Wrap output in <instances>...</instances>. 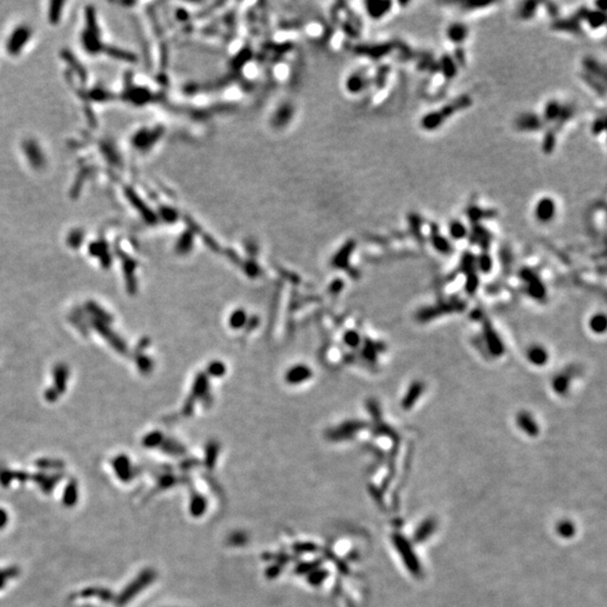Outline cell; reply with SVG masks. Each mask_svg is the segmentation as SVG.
Segmentation results:
<instances>
[{"instance_id": "cell-26", "label": "cell", "mask_w": 607, "mask_h": 607, "mask_svg": "<svg viewBox=\"0 0 607 607\" xmlns=\"http://www.w3.org/2000/svg\"><path fill=\"white\" fill-rule=\"evenodd\" d=\"M408 223L411 225V228L414 232L415 236H418L421 239V227H422V220L421 216L416 213H411L408 215Z\"/></svg>"}, {"instance_id": "cell-19", "label": "cell", "mask_w": 607, "mask_h": 607, "mask_svg": "<svg viewBox=\"0 0 607 607\" xmlns=\"http://www.w3.org/2000/svg\"><path fill=\"white\" fill-rule=\"evenodd\" d=\"M449 234L453 240L460 241L469 235L468 228L460 220H452L449 224Z\"/></svg>"}, {"instance_id": "cell-12", "label": "cell", "mask_w": 607, "mask_h": 607, "mask_svg": "<svg viewBox=\"0 0 607 607\" xmlns=\"http://www.w3.org/2000/svg\"><path fill=\"white\" fill-rule=\"evenodd\" d=\"M368 15L371 19H382V17L390 13L393 2L391 1H368L365 2Z\"/></svg>"}, {"instance_id": "cell-5", "label": "cell", "mask_w": 607, "mask_h": 607, "mask_svg": "<svg viewBox=\"0 0 607 607\" xmlns=\"http://www.w3.org/2000/svg\"><path fill=\"white\" fill-rule=\"evenodd\" d=\"M520 276L525 283H527V290L531 296L535 299H543L545 298V287L542 283L540 277H538L533 270L529 268L523 269L520 272Z\"/></svg>"}, {"instance_id": "cell-4", "label": "cell", "mask_w": 607, "mask_h": 607, "mask_svg": "<svg viewBox=\"0 0 607 607\" xmlns=\"http://www.w3.org/2000/svg\"><path fill=\"white\" fill-rule=\"evenodd\" d=\"M541 115L535 113H523L516 117L514 126L519 132H538L545 127Z\"/></svg>"}, {"instance_id": "cell-9", "label": "cell", "mask_w": 607, "mask_h": 607, "mask_svg": "<svg viewBox=\"0 0 607 607\" xmlns=\"http://www.w3.org/2000/svg\"><path fill=\"white\" fill-rule=\"evenodd\" d=\"M526 358L530 364L537 367H542L549 361V352L541 344H533L526 351Z\"/></svg>"}, {"instance_id": "cell-18", "label": "cell", "mask_w": 607, "mask_h": 607, "mask_svg": "<svg viewBox=\"0 0 607 607\" xmlns=\"http://www.w3.org/2000/svg\"><path fill=\"white\" fill-rule=\"evenodd\" d=\"M424 385L421 382H415L414 383H412L403 399V407L406 409L412 408L416 401H417L419 396L422 395Z\"/></svg>"}, {"instance_id": "cell-27", "label": "cell", "mask_w": 607, "mask_h": 607, "mask_svg": "<svg viewBox=\"0 0 607 607\" xmlns=\"http://www.w3.org/2000/svg\"><path fill=\"white\" fill-rule=\"evenodd\" d=\"M606 121L604 116H598L591 124V133L595 136H599L605 132Z\"/></svg>"}, {"instance_id": "cell-25", "label": "cell", "mask_w": 607, "mask_h": 607, "mask_svg": "<svg viewBox=\"0 0 607 607\" xmlns=\"http://www.w3.org/2000/svg\"><path fill=\"white\" fill-rule=\"evenodd\" d=\"M476 263H477V265H478V268L480 269V271L486 272V274H487V272L491 271V267H493V260H491V257L486 252V251H484V252L480 254V256L478 257V259H477Z\"/></svg>"}, {"instance_id": "cell-30", "label": "cell", "mask_w": 607, "mask_h": 607, "mask_svg": "<svg viewBox=\"0 0 607 607\" xmlns=\"http://www.w3.org/2000/svg\"><path fill=\"white\" fill-rule=\"evenodd\" d=\"M465 5L468 6L469 9H479L483 8V7L490 6L491 2H466Z\"/></svg>"}, {"instance_id": "cell-14", "label": "cell", "mask_w": 607, "mask_h": 607, "mask_svg": "<svg viewBox=\"0 0 607 607\" xmlns=\"http://www.w3.org/2000/svg\"><path fill=\"white\" fill-rule=\"evenodd\" d=\"M583 66H584V72L597 78L598 80H601L602 82H604L605 84L606 70H605V68L595 59V57H592V56L585 57L583 61Z\"/></svg>"}, {"instance_id": "cell-7", "label": "cell", "mask_w": 607, "mask_h": 607, "mask_svg": "<svg viewBox=\"0 0 607 607\" xmlns=\"http://www.w3.org/2000/svg\"><path fill=\"white\" fill-rule=\"evenodd\" d=\"M445 34L451 43L461 46L469 36V27L462 21H453L448 26Z\"/></svg>"}, {"instance_id": "cell-28", "label": "cell", "mask_w": 607, "mask_h": 607, "mask_svg": "<svg viewBox=\"0 0 607 607\" xmlns=\"http://www.w3.org/2000/svg\"><path fill=\"white\" fill-rule=\"evenodd\" d=\"M452 56H453L455 63L458 64L459 68H460V67L461 68L466 67V63H467L466 51H465V49L462 48V46H457V49L454 50V52H453V54H452Z\"/></svg>"}, {"instance_id": "cell-16", "label": "cell", "mask_w": 607, "mask_h": 607, "mask_svg": "<svg viewBox=\"0 0 607 607\" xmlns=\"http://www.w3.org/2000/svg\"><path fill=\"white\" fill-rule=\"evenodd\" d=\"M562 104L555 99H551L545 104L541 117L545 124H553L558 120L562 111Z\"/></svg>"}, {"instance_id": "cell-20", "label": "cell", "mask_w": 607, "mask_h": 607, "mask_svg": "<svg viewBox=\"0 0 607 607\" xmlns=\"http://www.w3.org/2000/svg\"><path fill=\"white\" fill-rule=\"evenodd\" d=\"M541 5V2H537V1H525L520 5V9H519V16L520 19L523 20H530L532 19L533 17L535 16V14L538 12V6Z\"/></svg>"}, {"instance_id": "cell-1", "label": "cell", "mask_w": 607, "mask_h": 607, "mask_svg": "<svg viewBox=\"0 0 607 607\" xmlns=\"http://www.w3.org/2000/svg\"><path fill=\"white\" fill-rule=\"evenodd\" d=\"M472 105V98L469 95H461L452 100L447 105H444L439 110L430 111L424 115L421 120V127L424 131L433 132L440 128L444 121H447L451 116L459 111L469 108Z\"/></svg>"}, {"instance_id": "cell-8", "label": "cell", "mask_w": 607, "mask_h": 607, "mask_svg": "<svg viewBox=\"0 0 607 607\" xmlns=\"http://www.w3.org/2000/svg\"><path fill=\"white\" fill-rule=\"evenodd\" d=\"M437 64H439V72L443 74V77L447 79L448 81L452 80V79H454L458 75L459 67H458V64L455 63L452 54L444 53V54L440 57V60L437 61Z\"/></svg>"}, {"instance_id": "cell-22", "label": "cell", "mask_w": 607, "mask_h": 607, "mask_svg": "<svg viewBox=\"0 0 607 607\" xmlns=\"http://www.w3.org/2000/svg\"><path fill=\"white\" fill-rule=\"evenodd\" d=\"M581 78H583V80H584L585 84H586L587 86H589V87H590L595 92H597L599 96H602V97L605 96V84H604V82H602L601 80H598L597 78L592 77V75L588 74L586 72L581 73Z\"/></svg>"}, {"instance_id": "cell-11", "label": "cell", "mask_w": 607, "mask_h": 607, "mask_svg": "<svg viewBox=\"0 0 607 607\" xmlns=\"http://www.w3.org/2000/svg\"><path fill=\"white\" fill-rule=\"evenodd\" d=\"M467 216H468L469 221L472 223L473 225L479 224L480 221L483 220H489V218H494L496 217L497 211L495 209H485V208H481L477 205H470V206L467 208L466 210Z\"/></svg>"}, {"instance_id": "cell-17", "label": "cell", "mask_w": 607, "mask_h": 607, "mask_svg": "<svg viewBox=\"0 0 607 607\" xmlns=\"http://www.w3.org/2000/svg\"><path fill=\"white\" fill-rule=\"evenodd\" d=\"M584 21L591 30H599L606 25V13L597 9H588Z\"/></svg>"}, {"instance_id": "cell-6", "label": "cell", "mask_w": 607, "mask_h": 607, "mask_svg": "<svg viewBox=\"0 0 607 607\" xmlns=\"http://www.w3.org/2000/svg\"><path fill=\"white\" fill-rule=\"evenodd\" d=\"M551 28L553 31L566 32V33L577 35L583 33L581 21L574 14L572 16L567 17V18H555L551 24Z\"/></svg>"}, {"instance_id": "cell-29", "label": "cell", "mask_w": 607, "mask_h": 607, "mask_svg": "<svg viewBox=\"0 0 607 607\" xmlns=\"http://www.w3.org/2000/svg\"><path fill=\"white\" fill-rule=\"evenodd\" d=\"M545 6H547V10H548L549 15H550L551 17H553V18L555 19V17H556V15H558V12H559V10H558L559 8H558V6H556V3H555V2H547V3H545Z\"/></svg>"}, {"instance_id": "cell-24", "label": "cell", "mask_w": 607, "mask_h": 607, "mask_svg": "<svg viewBox=\"0 0 607 607\" xmlns=\"http://www.w3.org/2000/svg\"><path fill=\"white\" fill-rule=\"evenodd\" d=\"M589 328L592 332L602 334L606 330V316L604 314H596L590 318Z\"/></svg>"}, {"instance_id": "cell-21", "label": "cell", "mask_w": 607, "mask_h": 607, "mask_svg": "<svg viewBox=\"0 0 607 607\" xmlns=\"http://www.w3.org/2000/svg\"><path fill=\"white\" fill-rule=\"evenodd\" d=\"M571 376L567 373H559L552 382V388L556 394H566L569 389Z\"/></svg>"}, {"instance_id": "cell-10", "label": "cell", "mask_w": 607, "mask_h": 607, "mask_svg": "<svg viewBox=\"0 0 607 607\" xmlns=\"http://www.w3.org/2000/svg\"><path fill=\"white\" fill-rule=\"evenodd\" d=\"M485 337H486L487 346L491 353L495 355H501L504 353V346H503L501 337L498 336L497 332L495 331L489 323H486V325H485Z\"/></svg>"}, {"instance_id": "cell-3", "label": "cell", "mask_w": 607, "mask_h": 607, "mask_svg": "<svg viewBox=\"0 0 607 607\" xmlns=\"http://www.w3.org/2000/svg\"><path fill=\"white\" fill-rule=\"evenodd\" d=\"M556 214V203L551 197H542L538 200L534 207V217L542 224H547L555 220Z\"/></svg>"}, {"instance_id": "cell-15", "label": "cell", "mask_w": 607, "mask_h": 607, "mask_svg": "<svg viewBox=\"0 0 607 607\" xmlns=\"http://www.w3.org/2000/svg\"><path fill=\"white\" fill-rule=\"evenodd\" d=\"M516 422L519 424V426L522 429L524 432L529 434V435H538V426L537 424V421L533 418V416L531 415V413L529 412H520L519 414L516 416Z\"/></svg>"}, {"instance_id": "cell-13", "label": "cell", "mask_w": 607, "mask_h": 607, "mask_svg": "<svg viewBox=\"0 0 607 607\" xmlns=\"http://www.w3.org/2000/svg\"><path fill=\"white\" fill-rule=\"evenodd\" d=\"M431 243L437 252L442 254H450L452 252V244L439 231V227L434 225L431 231Z\"/></svg>"}, {"instance_id": "cell-23", "label": "cell", "mask_w": 607, "mask_h": 607, "mask_svg": "<svg viewBox=\"0 0 607 607\" xmlns=\"http://www.w3.org/2000/svg\"><path fill=\"white\" fill-rule=\"evenodd\" d=\"M556 138H558V134L555 132H553L551 128H549L547 133H545L543 141H542V151H543L544 154H551L555 151L556 145Z\"/></svg>"}, {"instance_id": "cell-2", "label": "cell", "mask_w": 607, "mask_h": 607, "mask_svg": "<svg viewBox=\"0 0 607 607\" xmlns=\"http://www.w3.org/2000/svg\"><path fill=\"white\" fill-rule=\"evenodd\" d=\"M31 38V28L27 25L16 26L7 39V51L10 55H18Z\"/></svg>"}]
</instances>
